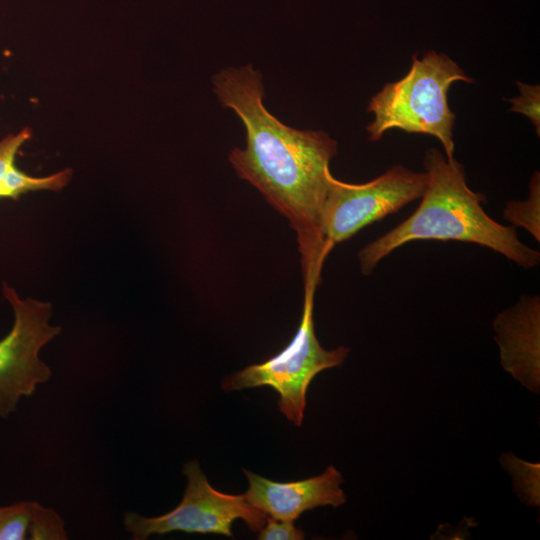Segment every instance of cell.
<instances>
[{"label":"cell","instance_id":"7a4b0ae2","mask_svg":"<svg viewBox=\"0 0 540 540\" xmlns=\"http://www.w3.org/2000/svg\"><path fill=\"white\" fill-rule=\"evenodd\" d=\"M427 185L416 210L358 253L360 270L370 275L397 248L417 240L460 241L490 248L518 266L539 265V251L525 245L514 226L502 225L483 209L485 196L472 191L464 166L430 148L424 156Z\"/></svg>","mask_w":540,"mask_h":540},{"label":"cell","instance_id":"277c9868","mask_svg":"<svg viewBox=\"0 0 540 540\" xmlns=\"http://www.w3.org/2000/svg\"><path fill=\"white\" fill-rule=\"evenodd\" d=\"M314 293H305L301 321L295 336L278 354L250 365L222 381L224 391L268 386L279 395L280 411L296 426H301L307 389L321 371L339 366L349 349L339 346L325 350L316 338L313 319Z\"/></svg>","mask_w":540,"mask_h":540},{"label":"cell","instance_id":"4fadbf2b","mask_svg":"<svg viewBox=\"0 0 540 540\" xmlns=\"http://www.w3.org/2000/svg\"><path fill=\"white\" fill-rule=\"evenodd\" d=\"M520 95L510 99L512 104L511 111L524 114L529 118L532 124L537 128V134L540 132V87L539 85H527L517 83Z\"/></svg>","mask_w":540,"mask_h":540},{"label":"cell","instance_id":"3957f363","mask_svg":"<svg viewBox=\"0 0 540 540\" xmlns=\"http://www.w3.org/2000/svg\"><path fill=\"white\" fill-rule=\"evenodd\" d=\"M456 81L474 82L446 54L429 51L422 59L414 54L409 72L400 80L387 83L371 98L367 111L374 114V120L366 128L369 139L377 141L394 128L427 134L441 142L448 160L455 159L456 116L449 108L448 92Z\"/></svg>","mask_w":540,"mask_h":540},{"label":"cell","instance_id":"52a82bcc","mask_svg":"<svg viewBox=\"0 0 540 540\" xmlns=\"http://www.w3.org/2000/svg\"><path fill=\"white\" fill-rule=\"evenodd\" d=\"M2 291L14 312L13 326L0 340V417L5 419L17 410L22 397H30L51 378L52 370L39 352L62 328L49 323L50 302L22 299L6 283Z\"/></svg>","mask_w":540,"mask_h":540},{"label":"cell","instance_id":"6da1fadb","mask_svg":"<svg viewBox=\"0 0 540 540\" xmlns=\"http://www.w3.org/2000/svg\"><path fill=\"white\" fill-rule=\"evenodd\" d=\"M224 108L246 130V147L229 155L236 173L256 187L296 231L304 282H319L330 252L321 231L322 210L337 142L323 131L289 127L263 104L260 73L249 64L219 71L212 79Z\"/></svg>","mask_w":540,"mask_h":540},{"label":"cell","instance_id":"ba28073f","mask_svg":"<svg viewBox=\"0 0 540 540\" xmlns=\"http://www.w3.org/2000/svg\"><path fill=\"white\" fill-rule=\"evenodd\" d=\"M249 487L247 501L266 515L294 521L305 511L318 506L338 507L346 502L340 488L343 477L333 466L320 475L294 482H276L243 469Z\"/></svg>","mask_w":540,"mask_h":540},{"label":"cell","instance_id":"30bf717a","mask_svg":"<svg viewBox=\"0 0 540 540\" xmlns=\"http://www.w3.org/2000/svg\"><path fill=\"white\" fill-rule=\"evenodd\" d=\"M503 217L514 227H523L533 238L540 241V174L535 172L529 184V196L523 201H508Z\"/></svg>","mask_w":540,"mask_h":540},{"label":"cell","instance_id":"8992f818","mask_svg":"<svg viewBox=\"0 0 540 540\" xmlns=\"http://www.w3.org/2000/svg\"><path fill=\"white\" fill-rule=\"evenodd\" d=\"M187 486L181 502L168 513L144 517L135 512L124 515L125 529L135 540L174 531L219 534L233 537L232 524L242 519L248 528L259 532L267 515L251 505L244 495H230L214 489L196 460L183 466Z\"/></svg>","mask_w":540,"mask_h":540},{"label":"cell","instance_id":"8fae6325","mask_svg":"<svg viewBox=\"0 0 540 540\" xmlns=\"http://www.w3.org/2000/svg\"><path fill=\"white\" fill-rule=\"evenodd\" d=\"M35 502H17L0 506V540L27 539Z\"/></svg>","mask_w":540,"mask_h":540},{"label":"cell","instance_id":"9c48e42d","mask_svg":"<svg viewBox=\"0 0 540 540\" xmlns=\"http://www.w3.org/2000/svg\"><path fill=\"white\" fill-rule=\"evenodd\" d=\"M31 136L32 130L24 127L0 140V199H18L34 191H60L72 179L73 171L70 168L43 177L31 176L17 168L16 156Z\"/></svg>","mask_w":540,"mask_h":540},{"label":"cell","instance_id":"5b68a950","mask_svg":"<svg viewBox=\"0 0 540 540\" xmlns=\"http://www.w3.org/2000/svg\"><path fill=\"white\" fill-rule=\"evenodd\" d=\"M425 172L395 165L361 184L340 181L330 173L322 210L321 231L327 249L345 241L373 222L394 214L421 198L427 185Z\"/></svg>","mask_w":540,"mask_h":540},{"label":"cell","instance_id":"7c38bea8","mask_svg":"<svg viewBox=\"0 0 540 540\" xmlns=\"http://www.w3.org/2000/svg\"><path fill=\"white\" fill-rule=\"evenodd\" d=\"M67 533L64 521L60 515L51 508L35 502L28 529L29 540H65Z\"/></svg>","mask_w":540,"mask_h":540},{"label":"cell","instance_id":"5bb4252c","mask_svg":"<svg viewBox=\"0 0 540 540\" xmlns=\"http://www.w3.org/2000/svg\"><path fill=\"white\" fill-rule=\"evenodd\" d=\"M305 533L294 525V521L267 517L264 527L259 531V540H302Z\"/></svg>","mask_w":540,"mask_h":540}]
</instances>
